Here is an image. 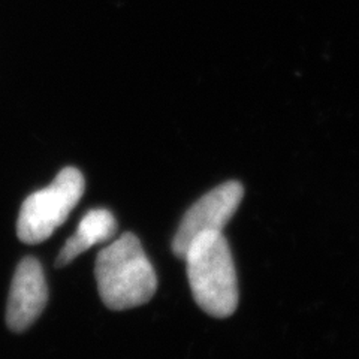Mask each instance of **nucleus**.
I'll use <instances>...</instances> for the list:
<instances>
[{"instance_id": "nucleus-1", "label": "nucleus", "mask_w": 359, "mask_h": 359, "mask_svg": "<svg viewBox=\"0 0 359 359\" xmlns=\"http://www.w3.org/2000/svg\"><path fill=\"white\" fill-rule=\"evenodd\" d=\"M95 274L104 304L116 311L145 304L157 289L154 268L132 232H125L99 252Z\"/></svg>"}, {"instance_id": "nucleus-2", "label": "nucleus", "mask_w": 359, "mask_h": 359, "mask_svg": "<svg viewBox=\"0 0 359 359\" xmlns=\"http://www.w3.org/2000/svg\"><path fill=\"white\" fill-rule=\"evenodd\" d=\"M183 259L198 306L215 318H228L238 306L233 257L222 232L202 233L190 243Z\"/></svg>"}, {"instance_id": "nucleus-3", "label": "nucleus", "mask_w": 359, "mask_h": 359, "mask_svg": "<svg viewBox=\"0 0 359 359\" xmlns=\"http://www.w3.org/2000/svg\"><path fill=\"white\" fill-rule=\"evenodd\" d=\"M84 189V177L76 168L62 170L48 187L32 194L22 202L17 220L18 240L25 244L48 240L69 217L83 198Z\"/></svg>"}, {"instance_id": "nucleus-4", "label": "nucleus", "mask_w": 359, "mask_h": 359, "mask_svg": "<svg viewBox=\"0 0 359 359\" xmlns=\"http://www.w3.org/2000/svg\"><path fill=\"white\" fill-rule=\"evenodd\" d=\"M244 195L240 182H226L199 198L183 216L172 240V252L184 257L190 243L202 233L222 232L238 210Z\"/></svg>"}, {"instance_id": "nucleus-5", "label": "nucleus", "mask_w": 359, "mask_h": 359, "mask_svg": "<svg viewBox=\"0 0 359 359\" xmlns=\"http://www.w3.org/2000/svg\"><path fill=\"white\" fill-rule=\"evenodd\" d=\"M48 301V287L43 269L35 257H25L11 285L6 307V323L11 331L22 332L35 322Z\"/></svg>"}, {"instance_id": "nucleus-6", "label": "nucleus", "mask_w": 359, "mask_h": 359, "mask_svg": "<svg viewBox=\"0 0 359 359\" xmlns=\"http://www.w3.org/2000/svg\"><path fill=\"white\" fill-rule=\"evenodd\" d=\"M116 232L117 222L111 211L105 208L90 210L78 224L75 235L65 243L57 259H55V266L67 265L81 253L92 249L93 245L111 240Z\"/></svg>"}]
</instances>
